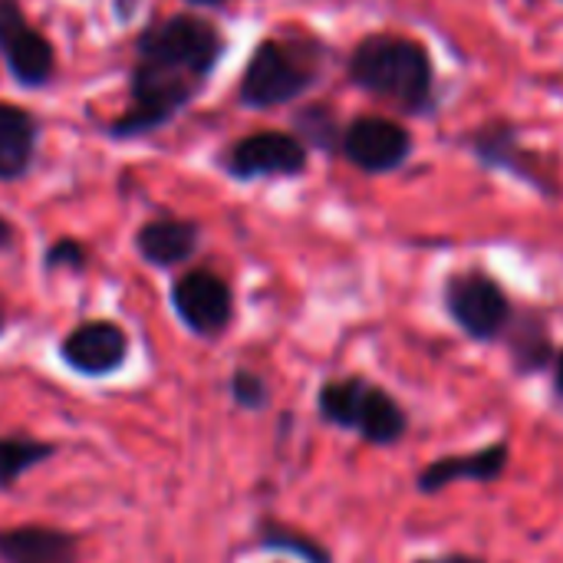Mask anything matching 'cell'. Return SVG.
Segmentation results:
<instances>
[{"mask_svg":"<svg viewBox=\"0 0 563 563\" xmlns=\"http://www.w3.org/2000/svg\"><path fill=\"white\" fill-rule=\"evenodd\" d=\"M86 264H89V251H86L76 238H59V241H53V244L43 251V267H46L49 274H56V271H73V274H79V271H86Z\"/></svg>","mask_w":563,"mask_h":563,"instance_id":"cell-20","label":"cell"},{"mask_svg":"<svg viewBox=\"0 0 563 563\" xmlns=\"http://www.w3.org/2000/svg\"><path fill=\"white\" fill-rule=\"evenodd\" d=\"M0 563H79V538L49 525L0 528Z\"/></svg>","mask_w":563,"mask_h":563,"instance_id":"cell-11","label":"cell"},{"mask_svg":"<svg viewBox=\"0 0 563 563\" xmlns=\"http://www.w3.org/2000/svg\"><path fill=\"white\" fill-rule=\"evenodd\" d=\"M558 389H561V396H563V353L558 356Z\"/></svg>","mask_w":563,"mask_h":563,"instance_id":"cell-25","label":"cell"},{"mask_svg":"<svg viewBox=\"0 0 563 563\" xmlns=\"http://www.w3.org/2000/svg\"><path fill=\"white\" fill-rule=\"evenodd\" d=\"M228 393H231L234 406H241L247 412H261L271 402V389H267L264 376H257L251 369H234L228 379Z\"/></svg>","mask_w":563,"mask_h":563,"instance_id":"cell-19","label":"cell"},{"mask_svg":"<svg viewBox=\"0 0 563 563\" xmlns=\"http://www.w3.org/2000/svg\"><path fill=\"white\" fill-rule=\"evenodd\" d=\"M310 165L307 145L294 132L261 129L254 135H244L231 145L224 168L234 181H257V178H297Z\"/></svg>","mask_w":563,"mask_h":563,"instance_id":"cell-5","label":"cell"},{"mask_svg":"<svg viewBox=\"0 0 563 563\" xmlns=\"http://www.w3.org/2000/svg\"><path fill=\"white\" fill-rule=\"evenodd\" d=\"M185 3H195V7H221L224 0H185Z\"/></svg>","mask_w":563,"mask_h":563,"instance_id":"cell-24","label":"cell"},{"mask_svg":"<svg viewBox=\"0 0 563 563\" xmlns=\"http://www.w3.org/2000/svg\"><path fill=\"white\" fill-rule=\"evenodd\" d=\"M201 244V228L188 218H155L135 231V251L152 267H178Z\"/></svg>","mask_w":563,"mask_h":563,"instance_id":"cell-13","label":"cell"},{"mask_svg":"<svg viewBox=\"0 0 563 563\" xmlns=\"http://www.w3.org/2000/svg\"><path fill=\"white\" fill-rule=\"evenodd\" d=\"M3 330H7V300L0 297V336H3Z\"/></svg>","mask_w":563,"mask_h":563,"instance_id":"cell-22","label":"cell"},{"mask_svg":"<svg viewBox=\"0 0 563 563\" xmlns=\"http://www.w3.org/2000/svg\"><path fill=\"white\" fill-rule=\"evenodd\" d=\"M340 152L360 172L383 175V172H396L399 165H406V158L412 155V135L393 119L360 115L343 129Z\"/></svg>","mask_w":563,"mask_h":563,"instance_id":"cell-9","label":"cell"},{"mask_svg":"<svg viewBox=\"0 0 563 563\" xmlns=\"http://www.w3.org/2000/svg\"><path fill=\"white\" fill-rule=\"evenodd\" d=\"M0 56L10 76L26 89H40L53 79V43L36 26H30L16 0H0Z\"/></svg>","mask_w":563,"mask_h":563,"instance_id":"cell-8","label":"cell"},{"mask_svg":"<svg viewBox=\"0 0 563 563\" xmlns=\"http://www.w3.org/2000/svg\"><path fill=\"white\" fill-rule=\"evenodd\" d=\"M419 563H478V561H468V558H439V561H419Z\"/></svg>","mask_w":563,"mask_h":563,"instance_id":"cell-23","label":"cell"},{"mask_svg":"<svg viewBox=\"0 0 563 563\" xmlns=\"http://www.w3.org/2000/svg\"><path fill=\"white\" fill-rule=\"evenodd\" d=\"M224 33L191 13L148 23L135 36L129 109L106 125L109 139H142L185 112L224 59Z\"/></svg>","mask_w":563,"mask_h":563,"instance_id":"cell-1","label":"cell"},{"mask_svg":"<svg viewBox=\"0 0 563 563\" xmlns=\"http://www.w3.org/2000/svg\"><path fill=\"white\" fill-rule=\"evenodd\" d=\"M317 79H320V63L310 43L271 36L254 46L238 86V102L251 112L290 106L300 96H307Z\"/></svg>","mask_w":563,"mask_h":563,"instance_id":"cell-3","label":"cell"},{"mask_svg":"<svg viewBox=\"0 0 563 563\" xmlns=\"http://www.w3.org/2000/svg\"><path fill=\"white\" fill-rule=\"evenodd\" d=\"M172 307L181 327L201 340H218L234 320V294L211 271H188L172 287Z\"/></svg>","mask_w":563,"mask_h":563,"instance_id":"cell-7","label":"cell"},{"mask_svg":"<svg viewBox=\"0 0 563 563\" xmlns=\"http://www.w3.org/2000/svg\"><path fill=\"white\" fill-rule=\"evenodd\" d=\"M59 360L86 379H106L125 366L129 333L112 320H86L63 336Z\"/></svg>","mask_w":563,"mask_h":563,"instance_id":"cell-10","label":"cell"},{"mask_svg":"<svg viewBox=\"0 0 563 563\" xmlns=\"http://www.w3.org/2000/svg\"><path fill=\"white\" fill-rule=\"evenodd\" d=\"M257 538H261V548H267V551H287V554H297L300 561L307 563H333L330 554L317 541H310V538H303V534H297V531H290L284 525L264 521Z\"/></svg>","mask_w":563,"mask_h":563,"instance_id":"cell-18","label":"cell"},{"mask_svg":"<svg viewBox=\"0 0 563 563\" xmlns=\"http://www.w3.org/2000/svg\"><path fill=\"white\" fill-rule=\"evenodd\" d=\"M53 455V442H40L33 435H0V492H10L26 472L46 465Z\"/></svg>","mask_w":563,"mask_h":563,"instance_id":"cell-16","label":"cell"},{"mask_svg":"<svg viewBox=\"0 0 563 563\" xmlns=\"http://www.w3.org/2000/svg\"><path fill=\"white\" fill-rule=\"evenodd\" d=\"M472 152L478 155V162L492 165V168H505L525 181H531L534 188H544L551 185V178L541 172V158L534 152H528L518 139V129L508 125V122H488L475 132L472 139Z\"/></svg>","mask_w":563,"mask_h":563,"instance_id":"cell-12","label":"cell"},{"mask_svg":"<svg viewBox=\"0 0 563 563\" xmlns=\"http://www.w3.org/2000/svg\"><path fill=\"white\" fill-rule=\"evenodd\" d=\"M317 409H320L323 422L346 429V432H360L373 445L399 442L409 426L399 402L386 389H379L360 376L323 383V389L317 393Z\"/></svg>","mask_w":563,"mask_h":563,"instance_id":"cell-4","label":"cell"},{"mask_svg":"<svg viewBox=\"0 0 563 563\" xmlns=\"http://www.w3.org/2000/svg\"><path fill=\"white\" fill-rule=\"evenodd\" d=\"M40 122L16 102L0 99V181H16L33 168Z\"/></svg>","mask_w":563,"mask_h":563,"instance_id":"cell-14","label":"cell"},{"mask_svg":"<svg viewBox=\"0 0 563 563\" xmlns=\"http://www.w3.org/2000/svg\"><path fill=\"white\" fill-rule=\"evenodd\" d=\"M508 468V445L505 442H495L488 449H478L472 455H452V459H439L432 462L422 475H419V488L426 495L432 492H442L445 485L452 482H495L501 472Z\"/></svg>","mask_w":563,"mask_h":563,"instance_id":"cell-15","label":"cell"},{"mask_svg":"<svg viewBox=\"0 0 563 563\" xmlns=\"http://www.w3.org/2000/svg\"><path fill=\"white\" fill-rule=\"evenodd\" d=\"M350 79L376 99L402 112H426L432 102V59L429 49L406 36L373 33L350 53Z\"/></svg>","mask_w":563,"mask_h":563,"instance_id":"cell-2","label":"cell"},{"mask_svg":"<svg viewBox=\"0 0 563 563\" xmlns=\"http://www.w3.org/2000/svg\"><path fill=\"white\" fill-rule=\"evenodd\" d=\"M445 307L472 340H495L511 320V303L501 284L482 271L455 274L445 287Z\"/></svg>","mask_w":563,"mask_h":563,"instance_id":"cell-6","label":"cell"},{"mask_svg":"<svg viewBox=\"0 0 563 563\" xmlns=\"http://www.w3.org/2000/svg\"><path fill=\"white\" fill-rule=\"evenodd\" d=\"M13 244H16V228L0 214V254H3V251H10Z\"/></svg>","mask_w":563,"mask_h":563,"instance_id":"cell-21","label":"cell"},{"mask_svg":"<svg viewBox=\"0 0 563 563\" xmlns=\"http://www.w3.org/2000/svg\"><path fill=\"white\" fill-rule=\"evenodd\" d=\"M294 135L307 148L336 152L340 148V139H343V125H340L336 112L327 102H310V106H303V109L294 112Z\"/></svg>","mask_w":563,"mask_h":563,"instance_id":"cell-17","label":"cell"}]
</instances>
